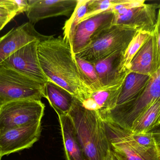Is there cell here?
<instances>
[{
    "instance_id": "obj_1",
    "label": "cell",
    "mask_w": 160,
    "mask_h": 160,
    "mask_svg": "<svg viewBox=\"0 0 160 160\" xmlns=\"http://www.w3.org/2000/svg\"><path fill=\"white\" fill-rule=\"evenodd\" d=\"M40 66L49 81L65 89L82 103L92 95L76 61L70 43L61 36L39 41Z\"/></svg>"
},
{
    "instance_id": "obj_2",
    "label": "cell",
    "mask_w": 160,
    "mask_h": 160,
    "mask_svg": "<svg viewBox=\"0 0 160 160\" xmlns=\"http://www.w3.org/2000/svg\"><path fill=\"white\" fill-rule=\"evenodd\" d=\"M68 115L88 160H106L111 147L104 121L99 114L86 109L76 98Z\"/></svg>"
},
{
    "instance_id": "obj_3",
    "label": "cell",
    "mask_w": 160,
    "mask_h": 160,
    "mask_svg": "<svg viewBox=\"0 0 160 160\" xmlns=\"http://www.w3.org/2000/svg\"><path fill=\"white\" fill-rule=\"evenodd\" d=\"M139 31L129 26L112 24L95 35L88 45L75 56L94 64L116 53H124Z\"/></svg>"
},
{
    "instance_id": "obj_4",
    "label": "cell",
    "mask_w": 160,
    "mask_h": 160,
    "mask_svg": "<svg viewBox=\"0 0 160 160\" xmlns=\"http://www.w3.org/2000/svg\"><path fill=\"white\" fill-rule=\"evenodd\" d=\"M46 84L36 81L5 66L0 65V107L16 101H41Z\"/></svg>"
},
{
    "instance_id": "obj_5",
    "label": "cell",
    "mask_w": 160,
    "mask_h": 160,
    "mask_svg": "<svg viewBox=\"0 0 160 160\" xmlns=\"http://www.w3.org/2000/svg\"><path fill=\"white\" fill-rule=\"evenodd\" d=\"M160 99V67L151 76L143 92L135 99L116 106L103 117L129 131L134 120L156 101Z\"/></svg>"
},
{
    "instance_id": "obj_6",
    "label": "cell",
    "mask_w": 160,
    "mask_h": 160,
    "mask_svg": "<svg viewBox=\"0 0 160 160\" xmlns=\"http://www.w3.org/2000/svg\"><path fill=\"white\" fill-rule=\"evenodd\" d=\"M45 105L41 101H16L0 107V132L41 122Z\"/></svg>"
},
{
    "instance_id": "obj_7",
    "label": "cell",
    "mask_w": 160,
    "mask_h": 160,
    "mask_svg": "<svg viewBox=\"0 0 160 160\" xmlns=\"http://www.w3.org/2000/svg\"><path fill=\"white\" fill-rule=\"evenodd\" d=\"M111 148L127 160H160L158 150L148 151L133 140L129 131L103 120Z\"/></svg>"
},
{
    "instance_id": "obj_8",
    "label": "cell",
    "mask_w": 160,
    "mask_h": 160,
    "mask_svg": "<svg viewBox=\"0 0 160 160\" xmlns=\"http://www.w3.org/2000/svg\"><path fill=\"white\" fill-rule=\"evenodd\" d=\"M38 42L33 41L23 46L7 58L2 65L46 84L49 81L40 66L38 54Z\"/></svg>"
},
{
    "instance_id": "obj_9",
    "label": "cell",
    "mask_w": 160,
    "mask_h": 160,
    "mask_svg": "<svg viewBox=\"0 0 160 160\" xmlns=\"http://www.w3.org/2000/svg\"><path fill=\"white\" fill-rule=\"evenodd\" d=\"M41 122L0 132V157L28 149L39 140Z\"/></svg>"
},
{
    "instance_id": "obj_10",
    "label": "cell",
    "mask_w": 160,
    "mask_h": 160,
    "mask_svg": "<svg viewBox=\"0 0 160 160\" xmlns=\"http://www.w3.org/2000/svg\"><path fill=\"white\" fill-rule=\"evenodd\" d=\"M159 3H145L129 9H121L113 12L112 24L125 25L137 30L152 33L157 20V9Z\"/></svg>"
},
{
    "instance_id": "obj_11",
    "label": "cell",
    "mask_w": 160,
    "mask_h": 160,
    "mask_svg": "<svg viewBox=\"0 0 160 160\" xmlns=\"http://www.w3.org/2000/svg\"><path fill=\"white\" fill-rule=\"evenodd\" d=\"M51 36L39 34L33 24L28 22L14 27L0 37V65L11 54L33 41H41Z\"/></svg>"
},
{
    "instance_id": "obj_12",
    "label": "cell",
    "mask_w": 160,
    "mask_h": 160,
    "mask_svg": "<svg viewBox=\"0 0 160 160\" xmlns=\"http://www.w3.org/2000/svg\"><path fill=\"white\" fill-rule=\"evenodd\" d=\"M113 16L112 10H110L81 22L76 27L72 39L71 47L74 54L86 48L98 33L112 25Z\"/></svg>"
},
{
    "instance_id": "obj_13",
    "label": "cell",
    "mask_w": 160,
    "mask_h": 160,
    "mask_svg": "<svg viewBox=\"0 0 160 160\" xmlns=\"http://www.w3.org/2000/svg\"><path fill=\"white\" fill-rule=\"evenodd\" d=\"M26 13L32 24L48 18L69 17L76 7L78 0H28Z\"/></svg>"
},
{
    "instance_id": "obj_14",
    "label": "cell",
    "mask_w": 160,
    "mask_h": 160,
    "mask_svg": "<svg viewBox=\"0 0 160 160\" xmlns=\"http://www.w3.org/2000/svg\"><path fill=\"white\" fill-rule=\"evenodd\" d=\"M123 52H118L100 60L94 65L104 88L122 84L129 73H122L120 64Z\"/></svg>"
},
{
    "instance_id": "obj_15",
    "label": "cell",
    "mask_w": 160,
    "mask_h": 160,
    "mask_svg": "<svg viewBox=\"0 0 160 160\" xmlns=\"http://www.w3.org/2000/svg\"><path fill=\"white\" fill-rule=\"evenodd\" d=\"M59 123L67 160H89L81 145L69 115H60Z\"/></svg>"
},
{
    "instance_id": "obj_16",
    "label": "cell",
    "mask_w": 160,
    "mask_h": 160,
    "mask_svg": "<svg viewBox=\"0 0 160 160\" xmlns=\"http://www.w3.org/2000/svg\"><path fill=\"white\" fill-rule=\"evenodd\" d=\"M123 84L92 93L89 97L82 102L84 108L99 114L102 118L117 106Z\"/></svg>"
},
{
    "instance_id": "obj_17",
    "label": "cell",
    "mask_w": 160,
    "mask_h": 160,
    "mask_svg": "<svg viewBox=\"0 0 160 160\" xmlns=\"http://www.w3.org/2000/svg\"><path fill=\"white\" fill-rule=\"evenodd\" d=\"M156 71L154 38L152 33L132 59L130 72L152 76Z\"/></svg>"
},
{
    "instance_id": "obj_18",
    "label": "cell",
    "mask_w": 160,
    "mask_h": 160,
    "mask_svg": "<svg viewBox=\"0 0 160 160\" xmlns=\"http://www.w3.org/2000/svg\"><path fill=\"white\" fill-rule=\"evenodd\" d=\"M45 95L58 116L68 115L76 99L68 91L51 81L46 84Z\"/></svg>"
},
{
    "instance_id": "obj_19",
    "label": "cell",
    "mask_w": 160,
    "mask_h": 160,
    "mask_svg": "<svg viewBox=\"0 0 160 160\" xmlns=\"http://www.w3.org/2000/svg\"><path fill=\"white\" fill-rule=\"evenodd\" d=\"M151 78L149 75L130 72L123 83L117 106L126 104L136 98L144 90Z\"/></svg>"
},
{
    "instance_id": "obj_20",
    "label": "cell",
    "mask_w": 160,
    "mask_h": 160,
    "mask_svg": "<svg viewBox=\"0 0 160 160\" xmlns=\"http://www.w3.org/2000/svg\"><path fill=\"white\" fill-rule=\"evenodd\" d=\"M160 99L142 112L131 126L132 133H144L153 131L160 126Z\"/></svg>"
},
{
    "instance_id": "obj_21",
    "label": "cell",
    "mask_w": 160,
    "mask_h": 160,
    "mask_svg": "<svg viewBox=\"0 0 160 160\" xmlns=\"http://www.w3.org/2000/svg\"><path fill=\"white\" fill-rule=\"evenodd\" d=\"M151 34L150 32L142 30L136 33L123 54L120 64V70L122 73L130 72L131 63L132 59Z\"/></svg>"
},
{
    "instance_id": "obj_22",
    "label": "cell",
    "mask_w": 160,
    "mask_h": 160,
    "mask_svg": "<svg viewBox=\"0 0 160 160\" xmlns=\"http://www.w3.org/2000/svg\"><path fill=\"white\" fill-rule=\"evenodd\" d=\"M90 0H78L76 7L71 17L66 21L64 25L63 38L72 44L74 32L83 17L87 12Z\"/></svg>"
},
{
    "instance_id": "obj_23",
    "label": "cell",
    "mask_w": 160,
    "mask_h": 160,
    "mask_svg": "<svg viewBox=\"0 0 160 160\" xmlns=\"http://www.w3.org/2000/svg\"><path fill=\"white\" fill-rule=\"evenodd\" d=\"M75 58L86 82L92 92H97L104 89L100 81L94 64L76 56H75Z\"/></svg>"
},
{
    "instance_id": "obj_24",
    "label": "cell",
    "mask_w": 160,
    "mask_h": 160,
    "mask_svg": "<svg viewBox=\"0 0 160 160\" xmlns=\"http://www.w3.org/2000/svg\"><path fill=\"white\" fill-rule=\"evenodd\" d=\"M123 1V0H90L87 12L81 22L95 15L112 10L113 8L121 3Z\"/></svg>"
},
{
    "instance_id": "obj_25",
    "label": "cell",
    "mask_w": 160,
    "mask_h": 160,
    "mask_svg": "<svg viewBox=\"0 0 160 160\" xmlns=\"http://www.w3.org/2000/svg\"><path fill=\"white\" fill-rule=\"evenodd\" d=\"M17 15L18 8L14 0H0V31Z\"/></svg>"
},
{
    "instance_id": "obj_26",
    "label": "cell",
    "mask_w": 160,
    "mask_h": 160,
    "mask_svg": "<svg viewBox=\"0 0 160 160\" xmlns=\"http://www.w3.org/2000/svg\"><path fill=\"white\" fill-rule=\"evenodd\" d=\"M130 132L133 140L141 147L148 151L158 150L153 131L144 133Z\"/></svg>"
},
{
    "instance_id": "obj_27",
    "label": "cell",
    "mask_w": 160,
    "mask_h": 160,
    "mask_svg": "<svg viewBox=\"0 0 160 160\" xmlns=\"http://www.w3.org/2000/svg\"><path fill=\"white\" fill-rule=\"evenodd\" d=\"M152 34L154 38L155 69L157 70L160 67V8L158 10L157 22Z\"/></svg>"
},
{
    "instance_id": "obj_28",
    "label": "cell",
    "mask_w": 160,
    "mask_h": 160,
    "mask_svg": "<svg viewBox=\"0 0 160 160\" xmlns=\"http://www.w3.org/2000/svg\"><path fill=\"white\" fill-rule=\"evenodd\" d=\"M14 2L18 8V15L27 11L29 7L28 0H14Z\"/></svg>"
},
{
    "instance_id": "obj_29",
    "label": "cell",
    "mask_w": 160,
    "mask_h": 160,
    "mask_svg": "<svg viewBox=\"0 0 160 160\" xmlns=\"http://www.w3.org/2000/svg\"><path fill=\"white\" fill-rule=\"evenodd\" d=\"M105 160H127L124 157L121 156L119 154H118L116 152L111 148V150L108 152L107 157Z\"/></svg>"
},
{
    "instance_id": "obj_30",
    "label": "cell",
    "mask_w": 160,
    "mask_h": 160,
    "mask_svg": "<svg viewBox=\"0 0 160 160\" xmlns=\"http://www.w3.org/2000/svg\"><path fill=\"white\" fill-rule=\"evenodd\" d=\"M153 132L155 141H156L157 148L159 155L160 160V129L158 130L153 131Z\"/></svg>"
},
{
    "instance_id": "obj_31",
    "label": "cell",
    "mask_w": 160,
    "mask_h": 160,
    "mask_svg": "<svg viewBox=\"0 0 160 160\" xmlns=\"http://www.w3.org/2000/svg\"><path fill=\"white\" fill-rule=\"evenodd\" d=\"M1 159H2V158L0 157V160H1Z\"/></svg>"
},
{
    "instance_id": "obj_32",
    "label": "cell",
    "mask_w": 160,
    "mask_h": 160,
    "mask_svg": "<svg viewBox=\"0 0 160 160\" xmlns=\"http://www.w3.org/2000/svg\"></svg>"
}]
</instances>
